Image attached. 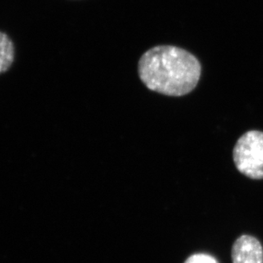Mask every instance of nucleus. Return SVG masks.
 <instances>
[{"instance_id":"f03ea898","label":"nucleus","mask_w":263,"mask_h":263,"mask_svg":"<svg viewBox=\"0 0 263 263\" xmlns=\"http://www.w3.org/2000/svg\"><path fill=\"white\" fill-rule=\"evenodd\" d=\"M237 170L253 180L263 179V133L249 131L238 139L233 149Z\"/></svg>"},{"instance_id":"f257e3e1","label":"nucleus","mask_w":263,"mask_h":263,"mask_svg":"<svg viewBox=\"0 0 263 263\" xmlns=\"http://www.w3.org/2000/svg\"><path fill=\"white\" fill-rule=\"evenodd\" d=\"M202 67L194 55L177 46H157L139 61V76L147 88L171 97H181L196 88Z\"/></svg>"},{"instance_id":"20e7f679","label":"nucleus","mask_w":263,"mask_h":263,"mask_svg":"<svg viewBox=\"0 0 263 263\" xmlns=\"http://www.w3.org/2000/svg\"><path fill=\"white\" fill-rule=\"evenodd\" d=\"M15 59V46L6 33L0 31V74L10 69Z\"/></svg>"},{"instance_id":"7ed1b4c3","label":"nucleus","mask_w":263,"mask_h":263,"mask_svg":"<svg viewBox=\"0 0 263 263\" xmlns=\"http://www.w3.org/2000/svg\"><path fill=\"white\" fill-rule=\"evenodd\" d=\"M233 263H263V248L257 238L242 235L232 249Z\"/></svg>"},{"instance_id":"39448f33","label":"nucleus","mask_w":263,"mask_h":263,"mask_svg":"<svg viewBox=\"0 0 263 263\" xmlns=\"http://www.w3.org/2000/svg\"><path fill=\"white\" fill-rule=\"evenodd\" d=\"M185 263H218L213 256L207 254H195L191 256Z\"/></svg>"}]
</instances>
